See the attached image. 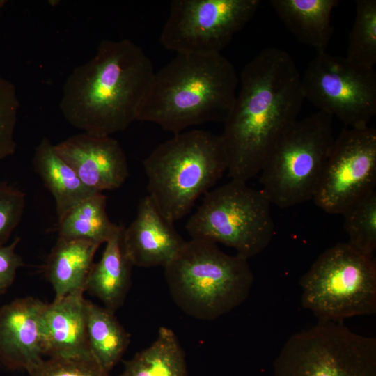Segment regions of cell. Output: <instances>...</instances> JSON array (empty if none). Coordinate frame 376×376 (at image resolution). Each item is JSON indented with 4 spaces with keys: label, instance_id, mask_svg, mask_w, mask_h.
<instances>
[{
    "label": "cell",
    "instance_id": "obj_8",
    "mask_svg": "<svg viewBox=\"0 0 376 376\" xmlns=\"http://www.w3.org/2000/svg\"><path fill=\"white\" fill-rule=\"evenodd\" d=\"M301 305L318 321L376 313V264L347 243L325 250L301 277Z\"/></svg>",
    "mask_w": 376,
    "mask_h": 376
},
{
    "label": "cell",
    "instance_id": "obj_10",
    "mask_svg": "<svg viewBox=\"0 0 376 376\" xmlns=\"http://www.w3.org/2000/svg\"><path fill=\"white\" fill-rule=\"evenodd\" d=\"M301 90L318 111L348 128L368 127L376 114V72L345 56L317 53L301 77Z\"/></svg>",
    "mask_w": 376,
    "mask_h": 376
},
{
    "label": "cell",
    "instance_id": "obj_17",
    "mask_svg": "<svg viewBox=\"0 0 376 376\" xmlns=\"http://www.w3.org/2000/svg\"><path fill=\"white\" fill-rule=\"evenodd\" d=\"M270 4L288 31L317 53L326 52L333 33L331 14L338 0H271Z\"/></svg>",
    "mask_w": 376,
    "mask_h": 376
},
{
    "label": "cell",
    "instance_id": "obj_12",
    "mask_svg": "<svg viewBox=\"0 0 376 376\" xmlns=\"http://www.w3.org/2000/svg\"><path fill=\"white\" fill-rule=\"evenodd\" d=\"M376 130L343 129L335 141L313 200L323 211L343 214L375 191Z\"/></svg>",
    "mask_w": 376,
    "mask_h": 376
},
{
    "label": "cell",
    "instance_id": "obj_23",
    "mask_svg": "<svg viewBox=\"0 0 376 376\" xmlns=\"http://www.w3.org/2000/svg\"><path fill=\"white\" fill-rule=\"evenodd\" d=\"M118 376H188L185 352L174 331L159 327L152 343L125 361Z\"/></svg>",
    "mask_w": 376,
    "mask_h": 376
},
{
    "label": "cell",
    "instance_id": "obj_26",
    "mask_svg": "<svg viewBox=\"0 0 376 376\" xmlns=\"http://www.w3.org/2000/svg\"><path fill=\"white\" fill-rule=\"evenodd\" d=\"M28 373L29 376H111L92 357H48Z\"/></svg>",
    "mask_w": 376,
    "mask_h": 376
},
{
    "label": "cell",
    "instance_id": "obj_5",
    "mask_svg": "<svg viewBox=\"0 0 376 376\" xmlns=\"http://www.w3.org/2000/svg\"><path fill=\"white\" fill-rule=\"evenodd\" d=\"M248 260L210 242L186 241L164 267L171 296L187 315L214 320L248 298L254 281Z\"/></svg>",
    "mask_w": 376,
    "mask_h": 376
},
{
    "label": "cell",
    "instance_id": "obj_25",
    "mask_svg": "<svg viewBox=\"0 0 376 376\" xmlns=\"http://www.w3.org/2000/svg\"><path fill=\"white\" fill-rule=\"evenodd\" d=\"M347 242L361 254L373 258L376 250V190L342 214Z\"/></svg>",
    "mask_w": 376,
    "mask_h": 376
},
{
    "label": "cell",
    "instance_id": "obj_14",
    "mask_svg": "<svg viewBox=\"0 0 376 376\" xmlns=\"http://www.w3.org/2000/svg\"><path fill=\"white\" fill-rule=\"evenodd\" d=\"M46 304L26 297L0 307V361L7 368L29 373L44 359L42 320Z\"/></svg>",
    "mask_w": 376,
    "mask_h": 376
},
{
    "label": "cell",
    "instance_id": "obj_4",
    "mask_svg": "<svg viewBox=\"0 0 376 376\" xmlns=\"http://www.w3.org/2000/svg\"><path fill=\"white\" fill-rule=\"evenodd\" d=\"M148 196L173 224L187 214L227 171L221 135L204 130L174 134L144 159Z\"/></svg>",
    "mask_w": 376,
    "mask_h": 376
},
{
    "label": "cell",
    "instance_id": "obj_24",
    "mask_svg": "<svg viewBox=\"0 0 376 376\" xmlns=\"http://www.w3.org/2000/svg\"><path fill=\"white\" fill-rule=\"evenodd\" d=\"M356 15L348 36L346 58L366 68L376 63V1L357 0Z\"/></svg>",
    "mask_w": 376,
    "mask_h": 376
},
{
    "label": "cell",
    "instance_id": "obj_3",
    "mask_svg": "<svg viewBox=\"0 0 376 376\" xmlns=\"http://www.w3.org/2000/svg\"><path fill=\"white\" fill-rule=\"evenodd\" d=\"M239 77L221 54H176L155 72L137 120L175 134L208 122H223L235 99Z\"/></svg>",
    "mask_w": 376,
    "mask_h": 376
},
{
    "label": "cell",
    "instance_id": "obj_13",
    "mask_svg": "<svg viewBox=\"0 0 376 376\" xmlns=\"http://www.w3.org/2000/svg\"><path fill=\"white\" fill-rule=\"evenodd\" d=\"M54 150L95 192L118 189L129 176L126 155L119 142L111 136L83 132L55 144Z\"/></svg>",
    "mask_w": 376,
    "mask_h": 376
},
{
    "label": "cell",
    "instance_id": "obj_16",
    "mask_svg": "<svg viewBox=\"0 0 376 376\" xmlns=\"http://www.w3.org/2000/svg\"><path fill=\"white\" fill-rule=\"evenodd\" d=\"M84 292H73L46 304L42 320L45 356L92 357L87 340Z\"/></svg>",
    "mask_w": 376,
    "mask_h": 376
},
{
    "label": "cell",
    "instance_id": "obj_27",
    "mask_svg": "<svg viewBox=\"0 0 376 376\" xmlns=\"http://www.w3.org/2000/svg\"><path fill=\"white\" fill-rule=\"evenodd\" d=\"M19 103L14 85L0 75V161L14 153Z\"/></svg>",
    "mask_w": 376,
    "mask_h": 376
},
{
    "label": "cell",
    "instance_id": "obj_7",
    "mask_svg": "<svg viewBox=\"0 0 376 376\" xmlns=\"http://www.w3.org/2000/svg\"><path fill=\"white\" fill-rule=\"evenodd\" d=\"M272 203L260 189L231 180L210 190L185 228L191 239L221 243L249 260L272 240Z\"/></svg>",
    "mask_w": 376,
    "mask_h": 376
},
{
    "label": "cell",
    "instance_id": "obj_29",
    "mask_svg": "<svg viewBox=\"0 0 376 376\" xmlns=\"http://www.w3.org/2000/svg\"><path fill=\"white\" fill-rule=\"evenodd\" d=\"M19 241L17 237L10 244L0 246V295L13 284L17 269L24 265L15 251Z\"/></svg>",
    "mask_w": 376,
    "mask_h": 376
},
{
    "label": "cell",
    "instance_id": "obj_20",
    "mask_svg": "<svg viewBox=\"0 0 376 376\" xmlns=\"http://www.w3.org/2000/svg\"><path fill=\"white\" fill-rule=\"evenodd\" d=\"M33 164L54 198L58 218L95 193L80 180L72 168L55 151L54 145L43 138L36 147Z\"/></svg>",
    "mask_w": 376,
    "mask_h": 376
},
{
    "label": "cell",
    "instance_id": "obj_6",
    "mask_svg": "<svg viewBox=\"0 0 376 376\" xmlns=\"http://www.w3.org/2000/svg\"><path fill=\"white\" fill-rule=\"evenodd\" d=\"M332 120L318 111L280 136L258 173L272 205L286 208L313 200L336 138Z\"/></svg>",
    "mask_w": 376,
    "mask_h": 376
},
{
    "label": "cell",
    "instance_id": "obj_18",
    "mask_svg": "<svg viewBox=\"0 0 376 376\" xmlns=\"http://www.w3.org/2000/svg\"><path fill=\"white\" fill-rule=\"evenodd\" d=\"M123 226L105 244L100 260L93 263L85 291L98 298L104 306L115 312L125 301L131 285L132 264L123 246Z\"/></svg>",
    "mask_w": 376,
    "mask_h": 376
},
{
    "label": "cell",
    "instance_id": "obj_15",
    "mask_svg": "<svg viewBox=\"0 0 376 376\" xmlns=\"http://www.w3.org/2000/svg\"><path fill=\"white\" fill-rule=\"evenodd\" d=\"M185 242L148 195L141 200L136 217L122 235L127 257L133 266L140 267H165Z\"/></svg>",
    "mask_w": 376,
    "mask_h": 376
},
{
    "label": "cell",
    "instance_id": "obj_21",
    "mask_svg": "<svg viewBox=\"0 0 376 376\" xmlns=\"http://www.w3.org/2000/svg\"><path fill=\"white\" fill-rule=\"evenodd\" d=\"M86 334L92 357L105 370H110L121 359L130 335L114 312L86 300Z\"/></svg>",
    "mask_w": 376,
    "mask_h": 376
},
{
    "label": "cell",
    "instance_id": "obj_2",
    "mask_svg": "<svg viewBox=\"0 0 376 376\" xmlns=\"http://www.w3.org/2000/svg\"><path fill=\"white\" fill-rule=\"evenodd\" d=\"M154 73L150 58L134 42L103 40L93 56L66 79L59 105L63 116L90 135L123 131L137 120Z\"/></svg>",
    "mask_w": 376,
    "mask_h": 376
},
{
    "label": "cell",
    "instance_id": "obj_11",
    "mask_svg": "<svg viewBox=\"0 0 376 376\" xmlns=\"http://www.w3.org/2000/svg\"><path fill=\"white\" fill-rule=\"evenodd\" d=\"M260 0H173L160 42L176 54H221L254 17Z\"/></svg>",
    "mask_w": 376,
    "mask_h": 376
},
{
    "label": "cell",
    "instance_id": "obj_9",
    "mask_svg": "<svg viewBox=\"0 0 376 376\" xmlns=\"http://www.w3.org/2000/svg\"><path fill=\"white\" fill-rule=\"evenodd\" d=\"M273 376H376V338L343 322L318 321L287 340Z\"/></svg>",
    "mask_w": 376,
    "mask_h": 376
},
{
    "label": "cell",
    "instance_id": "obj_19",
    "mask_svg": "<svg viewBox=\"0 0 376 376\" xmlns=\"http://www.w3.org/2000/svg\"><path fill=\"white\" fill-rule=\"evenodd\" d=\"M100 245L83 240L58 238L49 253L45 266L54 299L78 291L85 285Z\"/></svg>",
    "mask_w": 376,
    "mask_h": 376
},
{
    "label": "cell",
    "instance_id": "obj_30",
    "mask_svg": "<svg viewBox=\"0 0 376 376\" xmlns=\"http://www.w3.org/2000/svg\"><path fill=\"white\" fill-rule=\"evenodd\" d=\"M6 1H4V0H0V9L4 6V4L6 3Z\"/></svg>",
    "mask_w": 376,
    "mask_h": 376
},
{
    "label": "cell",
    "instance_id": "obj_1",
    "mask_svg": "<svg viewBox=\"0 0 376 376\" xmlns=\"http://www.w3.org/2000/svg\"><path fill=\"white\" fill-rule=\"evenodd\" d=\"M301 77L290 55L276 47L245 65L221 134L231 180L247 182L258 175L280 136L298 119L305 100Z\"/></svg>",
    "mask_w": 376,
    "mask_h": 376
},
{
    "label": "cell",
    "instance_id": "obj_22",
    "mask_svg": "<svg viewBox=\"0 0 376 376\" xmlns=\"http://www.w3.org/2000/svg\"><path fill=\"white\" fill-rule=\"evenodd\" d=\"M107 196L95 193L58 218V238L106 243L123 227L113 223L107 213Z\"/></svg>",
    "mask_w": 376,
    "mask_h": 376
},
{
    "label": "cell",
    "instance_id": "obj_28",
    "mask_svg": "<svg viewBox=\"0 0 376 376\" xmlns=\"http://www.w3.org/2000/svg\"><path fill=\"white\" fill-rule=\"evenodd\" d=\"M25 203V194L22 191L0 182V246L20 222Z\"/></svg>",
    "mask_w": 376,
    "mask_h": 376
}]
</instances>
